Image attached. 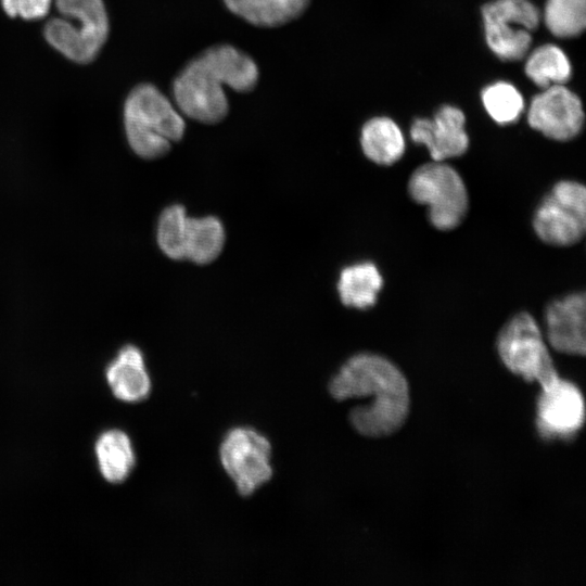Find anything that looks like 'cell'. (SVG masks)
I'll use <instances>...</instances> for the list:
<instances>
[{"instance_id": "cell-1", "label": "cell", "mask_w": 586, "mask_h": 586, "mask_svg": "<svg viewBox=\"0 0 586 586\" xmlns=\"http://www.w3.org/2000/svg\"><path fill=\"white\" fill-rule=\"evenodd\" d=\"M329 392L337 400L370 398L349 415L353 428L367 437L395 433L409 412V387L403 372L388 359L372 353L351 357L331 379Z\"/></svg>"}, {"instance_id": "cell-2", "label": "cell", "mask_w": 586, "mask_h": 586, "mask_svg": "<svg viewBox=\"0 0 586 586\" xmlns=\"http://www.w3.org/2000/svg\"><path fill=\"white\" fill-rule=\"evenodd\" d=\"M258 67L247 54L230 44L207 48L179 73L173 85L180 111L203 124H217L228 114L222 86L238 92L252 91L258 81Z\"/></svg>"}, {"instance_id": "cell-3", "label": "cell", "mask_w": 586, "mask_h": 586, "mask_svg": "<svg viewBox=\"0 0 586 586\" xmlns=\"http://www.w3.org/2000/svg\"><path fill=\"white\" fill-rule=\"evenodd\" d=\"M128 143L142 158H158L181 140L186 124L169 100L153 85L141 84L128 94L124 107Z\"/></svg>"}, {"instance_id": "cell-4", "label": "cell", "mask_w": 586, "mask_h": 586, "mask_svg": "<svg viewBox=\"0 0 586 586\" xmlns=\"http://www.w3.org/2000/svg\"><path fill=\"white\" fill-rule=\"evenodd\" d=\"M61 17L50 20L44 38L67 59L86 64L99 54L109 35L102 0H55Z\"/></svg>"}, {"instance_id": "cell-5", "label": "cell", "mask_w": 586, "mask_h": 586, "mask_svg": "<svg viewBox=\"0 0 586 586\" xmlns=\"http://www.w3.org/2000/svg\"><path fill=\"white\" fill-rule=\"evenodd\" d=\"M156 240L167 257L206 265L220 255L225 229L215 216L189 217L182 205L174 204L158 218Z\"/></svg>"}, {"instance_id": "cell-6", "label": "cell", "mask_w": 586, "mask_h": 586, "mask_svg": "<svg viewBox=\"0 0 586 586\" xmlns=\"http://www.w3.org/2000/svg\"><path fill=\"white\" fill-rule=\"evenodd\" d=\"M410 198L428 208L429 220L437 230L458 227L469 207V195L459 173L443 161H433L416 168L408 184Z\"/></svg>"}, {"instance_id": "cell-7", "label": "cell", "mask_w": 586, "mask_h": 586, "mask_svg": "<svg viewBox=\"0 0 586 586\" xmlns=\"http://www.w3.org/2000/svg\"><path fill=\"white\" fill-rule=\"evenodd\" d=\"M496 345L507 369L524 380L535 381L544 388L560 378L540 328L531 314L514 315L499 331Z\"/></svg>"}, {"instance_id": "cell-8", "label": "cell", "mask_w": 586, "mask_h": 586, "mask_svg": "<svg viewBox=\"0 0 586 586\" xmlns=\"http://www.w3.org/2000/svg\"><path fill=\"white\" fill-rule=\"evenodd\" d=\"M536 235L546 244L571 246L586 230V189L575 180L558 181L537 206L533 217Z\"/></svg>"}, {"instance_id": "cell-9", "label": "cell", "mask_w": 586, "mask_h": 586, "mask_svg": "<svg viewBox=\"0 0 586 586\" xmlns=\"http://www.w3.org/2000/svg\"><path fill=\"white\" fill-rule=\"evenodd\" d=\"M486 42L507 61L521 60L532 43L539 12L528 0H495L482 7Z\"/></svg>"}, {"instance_id": "cell-10", "label": "cell", "mask_w": 586, "mask_h": 586, "mask_svg": "<svg viewBox=\"0 0 586 586\" xmlns=\"http://www.w3.org/2000/svg\"><path fill=\"white\" fill-rule=\"evenodd\" d=\"M224 470L242 496H250L272 476L271 444L247 426L230 430L219 447Z\"/></svg>"}, {"instance_id": "cell-11", "label": "cell", "mask_w": 586, "mask_h": 586, "mask_svg": "<svg viewBox=\"0 0 586 586\" xmlns=\"http://www.w3.org/2000/svg\"><path fill=\"white\" fill-rule=\"evenodd\" d=\"M527 122L533 129L549 139L571 140L584 125L582 102L564 86L551 85L532 99Z\"/></svg>"}, {"instance_id": "cell-12", "label": "cell", "mask_w": 586, "mask_h": 586, "mask_svg": "<svg viewBox=\"0 0 586 586\" xmlns=\"http://www.w3.org/2000/svg\"><path fill=\"white\" fill-rule=\"evenodd\" d=\"M585 421V404L578 387L559 378L542 388L537 404V425L545 437L568 438Z\"/></svg>"}, {"instance_id": "cell-13", "label": "cell", "mask_w": 586, "mask_h": 586, "mask_svg": "<svg viewBox=\"0 0 586 586\" xmlns=\"http://www.w3.org/2000/svg\"><path fill=\"white\" fill-rule=\"evenodd\" d=\"M466 117L461 110L444 105L433 119L417 118L410 127V137L428 148L433 161L460 156L469 146L464 129Z\"/></svg>"}, {"instance_id": "cell-14", "label": "cell", "mask_w": 586, "mask_h": 586, "mask_svg": "<svg viewBox=\"0 0 586 586\" xmlns=\"http://www.w3.org/2000/svg\"><path fill=\"white\" fill-rule=\"evenodd\" d=\"M586 297L568 294L548 304L545 310L546 339L557 352L584 356L586 352Z\"/></svg>"}, {"instance_id": "cell-15", "label": "cell", "mask_w": 586, "mask_h": 586, "mask_svg": "<svg viewBox=\"0 0 586 586\" xmlns=\"http://www.w3.org/2000/svg\"><path fill=\"white\" fill-rule=\"evenodd\" d=\"M105 378L113 395L126 403L145 399L152 388L142 352L132 344L123 346L105 369Z\"/></svg>"}, {"instance_id": "cell-16", "label": "cell", "mask_w": 586, "mask_h": 586, "mask_svg": "<svg viewBox=\"0 0 586 586\" xmlns=\"http://www.w3.org/2000/svg\"><path fill=\"white\" fill-rule=\"evenodd\" d=\"M94 453L102 476L110 483L124 482L136 464L129 436L122 430L102 432L95 441Z\"/></svg>"}, {"instance_id": "cell-17", "label": "cell", "mask_w": 586, "mask_h": 586, "mask_svg": "<svg viewBox=\"0 0 586 586\" xmlns=\"http://www.w3.org/2000/svg\"><path fill=\"white\" fill-rule=\"evenodd\" d=\"M227 8L259 27H278L300 17L310 0H224Z\"/></svg>"}, {"instance_id": "cell-18", "label": "cell", "mask_w": 586, "mask_h": 586, "mask_svg": "<svg viewBox=\"0 0 586 586\" xmlns=\"http://www.w3.org/2000/svg\"><path fill=\"white\" fill-rule=\"evenodd\" d=\"M383 285L378 267L371 262L345 267L337 281L341 302L347 307L367 309L372 307Z\"/></svg>"}, {"instance_id": "cell-19", "label": "cell", "mask_w": 586, "mask_h": 586, "mask_svg": "<svg viewBox=\"0 0 586 586\" xmlns=\"http://www.w3.org/2000/svg\"><path fill=\"white\" fill-rule=\"evenodd\" d=\"M361 149L379 165H392L405 152V139L399 127L388 117L369 119L361 129Z\"/></svg>"}, {"instance_id": "cell-20", "label": "cell", "mask_w": 586, "mask_h": 586, "mask_svg": "<svg viewBox=\"0 0 586 586\" xmlns=\"http://www.w3.org/2000/svg\"><path fill=\"white\" fill-rule=\"evenodd\" d=\"M525 73L538 87L547 88L566 82L571 76V65L559 47L544 44L528 56Z\"/></svg>"}, {"instance_id": "cell-21", "label": "cell", "mask_w": 586, "mask_h": 586, "mask_svg": "<svg viewBox=\"0 0 586 586\" xmlns=\"http://www.w3.org/2000/svg\"><path fill=\"white\" fill-rule=\"evenodd\" d=\"M545 23L560 38L579 35L586 25V0H547Z\"/></svg>"}, {"instance_id": "cell-22", "label": "cell", "mask_w": 586, "mask_h": 586, "mask_svg": "<svg viewBox=\"0 0 586 586\" xmlns=\"http://www.w3.org/2000/svg\"><path fill=\"white\" fill-rule=\"evenodd\" d=\"M482 101L489 116L501 125L517 122L524 110L521 93L514 86L505 81L484 88Z\"/></svg>"}, {"instance_id": "cell-23", "label": "cell", "mask_w": 586, "mask_h": 586, "mask_svg": "<svg viewBox=\"0 0 586 586\" xmlns=\"http://www.w3.org/2000/svg\"><path fill=\"white\" fill-rule=\"evenodd\" d=\"M52 0H1L4 12L24 20H38L47 15Z\"/></svg>"}]
</instances>
